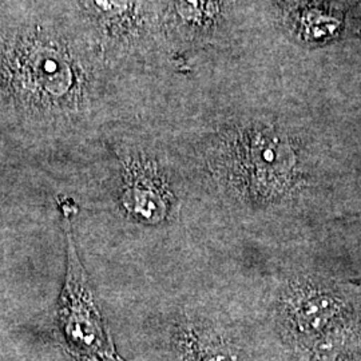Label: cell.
Returning a JSON list of instances; mask_svg holds the SVG:
<instances>
[{"mask_svg":"<svg viewBox=\"0 0 361 361\" xmlns=\"http://www.w3.org/2000/svg\"><path fill=\"white\" fill-rule=\"evenodd\" d=\"M111 193L116 214L141 229L169 226L180 210L177 183L166 162L143 149L119 154Z\"/></svg>","mask_w":361,"mask_h":361,"instance_id":"cell-1","label":"cell"},{"mask_svg":"<svg viewBox=\"0 0 361 361\" xmlns=\"http://www.w3.org/2000/svg\"><path fill=\"white\" fill-rule=\"evenodd\" d=\"M58 209L66 245L65 280L56 308L58 325L71 348L89 356H104L111 352V344L89 274L78 253L74 219L79 209L73 198H58Z\"/></svg>","mask_w":361,"mask_h":361,"instance_id":"cell-2","label":"cell"},{"mask_svg":"<svg viewBox=\"0 0 361 361\" xmlns=\"http://www.w3.org/2000/svg\"><path fill=\"white\" fill-rule=\"evenodd\" d=\"M302 28L305 35L310 39H323L329 37L338 28L335 18L319 11H312L304 15Z\"/></svg>","mask_w":361,"mask_h":361,"instance_id":"cell-3","label":"cell"},{"mask_svg":"<svg viewBox=\"0 0 361 361\" xmlns=\"http://www.w3.org/2000/svg\"><path fill=\"white\" fill-rule=\"evenodd\" d=\"M210 0H178L177 8L180 18L188 23L200 25L210 13Z\"/></svg>","mask_w":361,"mask_h":361,"instance_id":"cell-4","label":"cell"}]
</instances>
